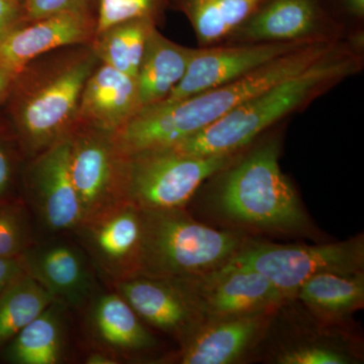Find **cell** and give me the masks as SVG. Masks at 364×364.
<instances>
[{
    "label": "cell",
    "instance_id": "cell-33",
    "mask_svg": "<svg viewBox=\"0 0 364 364\" xmlns=\"http://www.w3.org/2000/svg\"><path fill=\"white\" fill-rule=\"evenodd\" d=\"M11 177V163L6 149L0 145V198L6 193Z\"/></svg>",
    "mask_w": 364,
    "mask_h": 364
},
{
    "label": "cell",
    "instance_id": "cell-34",
    "mask_svg": "<svg viewBox=\"0 0 364 364\" xmlns=\"http://www.w3.org/2000/svg\"><path fill=\"white\" fill-rule=\"evenodd\" d=\"M20 73L0 67V104L9 97L16 76Z\"/></svg>",
    "mask_w": 364,
    "mask_h": 364
},
{
    "label": "cell",
    "instance_id": "cell-30",
    "mask_svg": "<svg viewBox=\"0 0 364 364\" xmlns=\"http://www.w3.org/2000/svg\"><path fill=\"white\" fill-rule=\"evenodd\" d=\"M23 23L25 0H0V38Z\"/></svg>",
    "mask_w": 364,
    "mask_h": 364
},
{
    "label": "cell",
    "instance_id": "cell-6",
    "mask_svg": "<svg viewBox=\"0 0 364 364\" xmlns=\"http://www.w3.org/2000/svg\"><path fill=\"white\" fill-rule=\"evenodd\" d=\"M247 148L210 156H191L170 148L129 155L124 200L143 210L184 208L203 182L231 166Z\"/></svg>",
    "mask_w": 364,
    "mask_h": 364
},
{
    "label": "cell",
    "instance_id": "cell-1",
    "mask_svg": "<svg viewBox=\"0 0 364 364\" xmlns=\"http://www.w3.org/2000/svg\"><path fill=\"white\" fill-rule=\"evenodd\" d=\"M363 47V41L358 38L340 41L305 70L262 91L215 123L167 148L191 156L245 149L275 124L303 111L345 79L360 73L364 65Z\"/></svg>",
    "mask_w": 364,
    "mask_h": 364
},
{
    "label": "cell",
    "instance_id": "cell-4",
    "mask_svg": "<svg viewBox=\"0 0 364 364\" xmlns=\"http://www.w3.org/2000/svg\"><path fill=\"white\" fill-rule=\"evenodd\" d=\"M280 140L269 136L217 174L215 200L230 221L279 232L303 230L306 218L293 184L279 164Z\"/></svg>",
    "mask_w": 364,
    "mask_h": 364
},
{
    "label": "cell",
    "instance_id": "cell-20",
    "mask_svg": "<svg viewBox=\"0 0 364 364\" xmlns=\"http://www.w3.org/2000/svg\"><path fill=\"white\" fill-rule=\"evenodd\" d=\"M195 50L167 39L158 28L152 31L136 76L141 109L168 97L186 74Z\"/></svg>",
    "mask_w": 364,
    "mask_h": 364
},
{
    "label": "cell",
    "instance_id": "cell-2",
    "mask_svg": "<svg viewBox=\"0 0 364 364\" xmlns=\"http://www.w3.org/2000/svg\"><path fill=\"white\" fill-rule=\"evenodd\" d=\"M336 43L308 45L231 82L176 102L142 107L114 132V140L127 156L170 147L215 123L262 91L305 70Z\"/></svg>",
    "mask_w": 364,
    "mask_h": 364
},
{
    "label": "cell",
    "instance_id": "cell-14",
    "mask_svg": "<svg viewBox=\"0 0 364 364\" xmlns=\"http://www.w3.org/2000/svg\"><path fill=\"white\" fill-rule=\"evenodd\" d=\"M97 18L82 14H54L21 23L0 38V67L20 73L43 55L60 48L90 44Z\"/></svg>",
    "mask_w": 364,
    "mask_h": 364
},
{
    "label": "cell",
    "instance_id": "cell-21",
    "mask_svg": "<svg viewBox=\"0 0 364 364\" xmlns=\"http://www.w3.org/2000/svg\"><path fill=\"white\" fill-rule=\"evenodd\" d=\"M267 0H170V9L186 16L198 48L222 45Z\"/></svg>",
    "mask_w": 364,
    "mask_h": 364
},
{
    "label": "cell",
    "instance_id": "cell-24",
    "mask_svg": "<svg viewBox=\"0 0 364 364\" xmlns=\"http://www.w3.org/2000/svg\"><path fill=\"white\" fill-rule=\"evenodd\" d=\"M156 28L150 21H124L97 33L91 46L100 62L136 78L148 38Z\"/></svg>",
    "mask_w": 364,
    "mask_h": 364
},
{
    "label": "cell",
    "instance_id": "cell-10",
    "mask_svg": "<svg viewBox=\"0 0 364 364\" xmlns=\"http://www.w3.org/2000/svg\"><path fill=\"white\" fill-rule=\"evenodd\" d=\"M205 320L275 312L289 299L267 277L248 268L224 267L181 277Z\"/></svg>",
    "mask_w": 364,
    "mask_h": 364
},
{
    "label": "cell",
    "instance_id": "cell-16",
    "mask_svg": "<svg viewBox=\"0 0 364 364\" xmlns=\"http://www.w3.org/2000/svg\"><path fill=\"white\" fill-rule=\"evenodd\" d=\"M277 312V311H275ZM275 312L208 321L181 344V364L238 363L267 336Z\"/></svg>",
    "mask_w": 364,
    "mask_h": 364
},
{
    "label": "cell",
    "instance_id": "cell-17",
    "mask_svg": "<svg viewBox=\"0 0 364 364\" xmlns=\"http://www.w3.org/2000/svg\"><path fill=\"white\" fill-rule=\"evenodd\" d=\"M26 272L39 282L57 303L78 306L92 289L87 259L80 249L66 242H51L21 254Z\"/></svg>",
    "mask_w": 364,
    "mask_h": 364
},
{
    "label": "cell",
    "instance_id": "cell-9",
    "mask_svg": "<svg viewBox=\"0 0 364 364\" xmlns=\"http://www.w3.org/2000/svg\"><path fill=\"white\" fill-rule=\"evenodd\" d=\"M347 39L343 21L326 0H267L222 45L335 43Z\"/></svg>",
    "mask_w": 364,
    "mask_h": 364
},
{
    "label": "cell",
    "instance_id": "cell-11",
    "mask_svg": "<svg viewBox=\"0 0 364 364\" xmlns=\"http://www.w3.org/2000/svg\"><path fill=\"white\" fill-rule=\"evenodd\" d=\"M91 259L107 277L119 282L138 274L142 244V212L123 202L75 230Z\"/></svg>",
    "mask_w": 364,
    "mask_h": 364
},
{
    "label": "cell",
    "instance_id": "cell-28",
    "mask_svg": "<svg viewBox=\"0 0 364 364\" xmlns=\"http://www.w3.org/2000/svg\"><path fill=\"white\" fill-rule=\"evenodd\" d=\"M31 242L25 208L18 203L0 205V258L21 256L31 247Z\"/></svg>",
    "mask_w": 364,
    "mask_h": 364
},
{
    "label": "cell",
    "instance_id": "cell-22",
    "mask_svg": "<svg viewBox=\"0 0 364 364\" xmlns=\"http://www.w3.org/2000/svg\"><path fill=\"white\" fill-rule=\"evenodd\" d=\"M296 298L318 320L336 322L363 308L364 272L320 273L301 287Z\"/></svg>",
    "mask_w": 364,
    "mask_h": 364
},
{
    "label": "cell",
    "instance_id": "cell-23",
    "mask_svg": "<svg viewBox=\"0 0 364 364\" xmlns=\"http://www.w3.org/2000/svg\"><path fill=\"white\" fill-rule=\"evenodd\" d=\"M64 305L51 304L7 343L6 358L14 364L60 363L64 348Z\"/></svg>",
    "mask_w": 364,
    "mask_h": 364
},
{
    "label": "cell",
    "instance_id": "cell-3",
    "mask_svg": "<svg viewBox=\"0 0 364 364\" xmlns=\"http://www.w3.org/2000/svg\"><path fill=\"white\" fill-rule=\"evenodd\" d=\"M98 63L91 43L69 46L33 60L16 76L6 100L26 153L38 156L70 134L83 87Z\"/></svg>",
    "mask_w": 364,
    "mask_h": 364
},
{
    "label": "cell",
    "instance_id": "cell-7",
    "mask_svg": "<svg viewBox=\"0 0 364 364\" xmlns=\"http://www.w3.org/2000/svg\"><path fill=\"white\" fill-rule=\"evenodd\" d=\"M226 264L261 273L291 299L306 282L320 273L363 272L364 240L358 236L338 243L282 245L247 239Z\"/></svg>",
    "mask_w": 364,
    "mask_h": 364
},
{
    "label": "cell",
    "instance_id": "cell-13",
    "mask_svg": "<svg viewBox=\"0 0 364 364\" xmlns=\"http://www.w3.org/2000/svg\"><path fill=\"white\" fill-rule=\"evenodd\" d=\"M139 318L183 344L207 321L181 279L135 275L116 282Z\"/></svg>",
    "mask_w": 364,
    "mask_h": 364
},
{
    "label": "cell",
    "instance_id": "cell-25",
    "mask_svg": "<svg viewBox=\"0 0 364 364\" xmlns=\"http://www.w3.org/2000/svg\"><path fill=\"white\" fill-rule=\"evenodd\" d=\"M54 299L25 272L0 293V347L44 312Z\"/></svg>",
    "mask_w": 364,
    "mask_h": 364
},
{
    "label": "cell",
    "instance_id": "cell-15",
    "mask_svg": "<svg viewBox=\"0 0 364 364\" xmlns=\"http://www.w3.org/2000/svg\"><path fill=\"white\" fill-rule=\"evenodd\" d=\"M33 207L48 229L70 231L82 223L70 173L69 136L38 155L31 173Z\"/></svg>",
    "mask_w": 364,
    "mask_h": 364
},
{
    "label": "cell",
    "instance_id": "cell-36",
    "mask_svg": "<svg viewBox=\"0 0 364 364\" xmlns=\"http://www.w3.org/2000/svg\"><path fill=\"white\" fill-rule=\"evenodd\" d=\"M25 1H26V0H25Z\"/></svg>",
    "mask_w": 364,
    "mask_h": 364
},
{
    "label": "cell",
    "instance_id": "cell-12",
    "mask_svg": "<svg viewBox=\"0 0 364 364\" xmlns=\"http://www.w3.org/2000/svg\"><path fill=\"white\" fill-rule=\"evenodd\" d=\"M308 45L311 44L261 43L198 48L183 77L161 102H176L231 82L282 55Z\"/></svg>",
    "mask_w": 364,
    "mask_h": 364
},
{
    "label": "cell",
    "instance_id": "cell-18",
    "mask_svg": "<svg viewBox=\"0 0 364 364\" xmlns=\"http://www.w3.org/2000/svg\"><path fill=\"white\" fill-rule=\"evenodd\" d=\"M140 109L136 78L100 62L83 87L76 123L116 132Z\"/></svg>",
    "mask_w": 364,
    "mask_h": 364
},
{
    "label": "cell",
    "instance_id": "cell-26",
    "mask_svg": "<svg viewBox=\"0 0 364 364\" xmlns=\"http://www.w3.org/2000/svg\"><path fill=\"white\" fill-rule=\"evenodd\" d=\"M272 359L279 364H351L358 360L350 347L334 335L291 340L279 347Z\"/></svg>",
    "mask_w": 364,
    "mask_h": 364
},
{
    "label": "cell",
    "instance_id": "cell-29",
    "mask_svg": "<svg viewBox=\"0 0 364 364\" xmlns=\"http://www.w3.org/2000/svg\"><path fill=\"white\" fill-rule=\"evenodd\" d=\"M97 0H26V23L64 13L92 16L91 6Z\"/></svg>",
    "mask_w": 364,
    "mask_h": 364
},
{
    "label": "cell",
    "instance_id": "cell-19",
    "mask_svg": "<svg viewBox=\"0 0 364 364\" xmlns=\"http://www.w3.org/2000/svg\"><path fill=\"white\" fill-rule=\"evenodd\" d=\"M88 322L93 338L105 351L132 356L156 347L152 333L119 294L98 298L91 306Z\"/></svg>",
    "mask_w": 364,
    "mask_h": 364
},
{
    "label": "cell",
    "instance_id": "cell-5",
    "mask_svg": "<svg viewBox=\"0 0 364 364\" xmlns=\"http://www.w3.org/2000/svg\"><path fill=\"white\" fill-rule=\"evenodd\" d=\"M141 212L138 274L181 279L214 272L229 262L247 240L239 232L200 224L183 208Z\"/></svg>",
    "mask_w": 364,
    "mask_h": 364
},
{
    "label": "cell",
    "instance_id": "cell-32",
    "mask_svg": "<svg viewBox=\"0 0 364 364\" xmlns=\"http://www.w3.org/2000/svg\"><path fill=\"white\" fill-rule=\"evenodd\" d=\"M339 11L358 21L364 18V0H334Z\"/></svg>",
    "mask_w": 364,
    "mask_h": 364
},
{
    "label": "cell",
    "instance_id": "cell-35",
    "mask_svg": "<svg viewBox=\"0 0 364 364\" xmlns=\"http://www.w3.org/2000/svg\"><path fill=\"white\" fill-rule=\"evenodd\" d=\"M87 364H114L117 363V358L107 351L92 352L86 358Z\"/></svg>",
    "mask_w": 364,
    "mask_h": 364
},
{
    "label": "cell",
    "instance_id": "cell-31",
    "mask_svg": "<svg viewBox=\"0 0 364 364\" xmlns=\"http://www.w3.org/2000/svg\"><path fill=\"white\" fill-rule=\"evenodd\" d=\"M25 272V265L21 255L16 257L0 258V293Z\"/></svg>",
    "mask_w": 364,
    "mask_h": 364
},
{
    "label": "cell",
    "instance_id": "cell-27",
    "mask_svg": "<svg viewBox=\"0 0 364 364\" xmlns=\"http://www.w3.org/2000/svg\"><path fill=\"white\" fill-rule=\"evenodd\" d=\"M97 4L95 35L128 21H150L159 26L170 9V0H97Z\"/></svg>",
    "mask_w": 364,
    "mask_h": 364
},
{
    "label": "cell",
    "instance_id": "cell-8",
    "mask_svg": "<svg viewBox=\"0 0 364 364\" xmlns=\"http://www.w3.org/2000/svg\"><path fill=\"white\" fill-rule=\"evenodd\" d=\"M70 173L82 223L123 203L127 155L114 132L76 123L69 134Z\"/></svg>",
    "mask_w": 364,
    "mask_h": 364
}]
</instances>
